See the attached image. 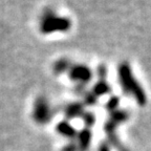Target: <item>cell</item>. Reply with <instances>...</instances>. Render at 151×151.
<instances>
[{"mask_svg":"<svg viewBox=\"0 0 151 151\" xmlns=\"http://www.w3.org/2000/svg\"><path fill=\"white\" fill-rule=\"evenodd\" d=\"M73 77L75 78V80H88L89 79V71L88 69L83 68V67H80V68H75L73 71Z\"/></svg>","mask_w":151,"mask_h":151,"instance_id":"1","label":"cell"}]
</instances>
